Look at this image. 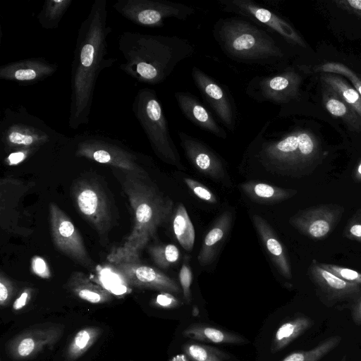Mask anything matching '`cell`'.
I'll return each instance as SVG.
<instances>
[{
	"label": "cell",
	"mask_w": 361,
	"mask_h": 361,
	"mask_svg": "<svg viewBox=\"0 0 361 361\" xmlns=\"http://www.w3.org/2000/svg\"><path fill=\"white\" fill-rule=\"evenodd\" d=\"M29 296V291L25 290L21 295L13 303V308L16 310L21 309L25 305L27 300Z\"/></svg>",
	"instance_id": "obj_47"
},
{
	"label": "cell",
	"mask_w": 361,
	"mask_h": 361,
	"mask_svg": "<svg viewBox=\"0 0 361 361\" xmlns=\"http://www.w3.org/2000/svg\"><path fill=\"white\" fill-rule=\"evenodd\" d=\"M32 149H20L11 153L6 159L8 165H16L23 161Z\"/></svg>",
	"instance_id": "obj_43"
},
{
	"label": "cell",
	"mask_w": 361,
	"mask_h": 361,
	"mask_svg": "<svg viewBox=\"0 0 361 361\" xmlns=\"http://www.w3.org/2000/svg\"><path fill=\"white\" fill-rule=\"evenodd\" d=\"M339 361H347L346 356L345 355L343 356L342 358Z\"/></svg>",
	"instance_id": "obj_49"
},
{
	"label": "cell",
	"mask_w": 361,
	"mask_h": 361,
	"mask_svg": "<svg viewBox=\"0 0 361 361\" xmlns=\"http://www.w3.org/2000/svg\"><path fill=\"white\" fill-rule=\"evenodd\" d=\"M125 63L120 68L140 82L157 85L164 82L182 61L195 53L189 40L126 32L118 39Z\"/></svg>",
	"instance_id": "obj_3"
},
{
	"label": "cell",
	"mask_w": 361,
	"mask_h": 361,
	"mask_svg": "<svg viewBox=\"0 0 361 361\" xmlns=\"http://www.w3.org/2000/svg\"><path fill=\"white\" fill-rule=\"evenodd\" d=\"M353 322L361 326V295L353 302L348 305Z\"/></svg>",
	"instance_id": "obj_42"
},
{
	"label": "cell",
	"mask_w": 361,
	"mask_h": 361,
	"mask_svg": "<svg viewBox=\"0 0 361 361\" xmlns=\"http://www.w3.org/2000/svg\"><path fill=\"white\" fill-rule=\"evenodd\" d=\"M71 192L82 216L99 234L108 232L112 224L111 207L102 186L94 179L78 178L73 183Z\"/></svg>",
	"instance_id": "obj_8"
},
{
	"label": "cell",
	"mask_w": 361,
	"mask_h": 361,
	"mask_svg": "<svg viewBox=\"0 0 361 361\" xmlns=\"http://www.w3.org/2000/svg\"><path fill=\"white\" fill-rule=\"evenodd\" d=\"M316 70L339 75L346 78L361 95V76L345 64L339 62H327L317 68Z\"/></svg>",
	"instance_id": "obj_34"
},
{
	"label": "cell",
	"mask_w": 361,
	"mask_h": 361,
	"mask_svg": "<svg viewBox=\"0 0 361 361\" xmlns=\"http://www.w3.org/2000/svg\"><path fill=\"white\" fill-rule=\"evenodd\" d=\"M180 146L188 159L201 173L215 180L225 175L224 163L219 155L204 142L183 131H178Z\"/></svg>",
	"instance_id": "obj_17"
},
{
	"label": "cell",
	"mask_w": 361,
	"mask_h": 361,
	"mask_svg": "<svg viewBox=\"0 0 361 361\" xmlns=\"http://www.w3.org/2000/svg\"><path fill=\"white\" fill-rule=\"evenodd\" d=\"M155 302L158 305L164 308H174L182 304L180 300L169 292H163L159 294Z\"/></svg>",
	"instance_id": "obj_40"
},
{
	"label": "cell",
	"mask_w": 361,
	"mask_h": 361,
	"mask_svg": "<svg viewBox=\"0 0 361 361\" xmlns=\"http://www.w3.org/2000/svg\"><path fill=\"white\" fill-rule=\"evenodd\" d=\"M184 181L188 188L200 199L209 203L216 202V198L213 192L201 183L189 178H184Z\"/></svg>",
	"instance_id": "obj_37"
},
{
	"label": "cell",
	"mask_w": 361,
	"mask_h": 361,
	"mask_svg": "<svg viewBox=\"0 0 361 361\" xmlns=\"http://www.w3.org/2000/svg\"><path fill=\"white\" fill-rule=\"evenodd\" d=\"M50 232L56 247L77 263L90 267V257L82 238L71 219L55 203L49 206Z\"/></svg>",
	"instance_id": "obj_10"
},
{
	"label": "cell",
	"mask_w": 361,
	"mask_h": 361,
	"mask_svg": "<svg viewBox=\"0 0 361 361\" xmlns=\"http://www.w3.org/2000/svg\"><path fill=\"white\" fill-rule=\"evenodd\" d=\"M307 273L319 300L327 307L343 302L349 305L361 295V286L338 278L321 267L315 259Z\"/></svg>",
	"instance_id": "obj_12"
},
{
	"label": "cell",
	"mask_w": 361,
	"mask_h": 361,
	"mask_svg": "<svg viewBox=\"0 0 361 361\" xmlns=\"http://www.w3.org/2000/svg\"><path fill=\"white\" fill-rule=\"evenodd\" d=\"M302 82L300 75L293 69L281 73L252 78L246 94L259 102L285 104L296 99Z\"/></svg>",
	"instance_id": "obj_9"
},
{
	"label": "cell",
	"mask_w": 361,
	"mask_h": 361,
	"mask_svg": "<svg viewBox=\"0 0 361 361\" xmlns=\"http://www.w3.org/2000/svg\"><path fill=\"white\" fill-rule=\"evenodd\" d=\"M314 320L302 314L296 313L283 322L276 330L272 339L271 352L277 353L302 335L314 325Z\"/></svg>",
	"instance_id": "obj_23"
},
{
	"label": "cell",
	"mask_w": 361,
	"mask_h": 361,
	"mask_svg": "<svg viewBox=\"0 0 361 361\" xmlns=\"http://www.w3.org/2000/svg\"><path fill=\"white\" fill-rule=\"evenodd\" d=\"M149 252L154 262L161 269H167L180 257L179 250L173 244L152 245Z\"/></svg>",
	"instance_id": "obj_33"
},
{
	"label": "cell",
	"mask_w": 361,
	"mask_h": 361,
	"mask_svg": "<svg viewBox=\"0 0 361 361\" xmlns=\"http://www.w3.org/2000/svg\"><path fill=\"white\" fill-rule=\"evenodd\" d=\"M212 33L222 51L237 61L271 65L285 56L269 32L242 19L220 18Z\"/></svg>",
	"instance_id": "obj_5"
},
{
	"label": "cell",
	"mask_w": 361,
	"mask_h": 361,
	"mask_svg": "<svg viewBox=\"0 0 361 361\" xmlns=\"http://www.w3.org/2000/svg\"><path fill=\"white\" fill-rule=\"evenodd\" d=\"M173 231L180 246L188 252L192 250L195 232L184 204L180 203L173 216Z\"/></svg>",
	"instance_id": "obj_28"
},
{
	"label": "cell",
	"mask_w": 361,
	"mask_h": 361,
	"mask_svg": "<svg viewBox=\"0 0 361 361\" xmlns=\"http://www.w3.org/2000/svg\"><path fill=\"white\" fill-rule=\"evenodd\" d=\"M318 264L338 278L349 283L361 286V273L350 268L324 263L317 261Z\"/></svg>",
	"instance_id": "obj_35"
},
{
	"label": "cell",
	"mask_w": 361,
	"mask_h": 361,
	"mask_svg": "<svg viewBox=\"0 0 361 361\" xmlns=\"http://www.w3.org/2000/svg\"><path fill=\"white\" fill-rule=\"evenodd\" d=\"M184 337L216 344H241L245 339L235 333L202 324H192L182 333Z\"/></svg>",
	"instance_id": "obj_24"
},
{
	"label": "cell",
	"mask_w": 361,
	"mask_h": 361,
	"mask_svg": "<svg viewBox=\"0 0 361 361\" xmlns=\"http://www.w3.org/2000/svg\"><path fill=\"white\" fill-rule=\"evenodd\" d=\"M2 140L10 148L33 149L48 142L49 136L45 132L32 126L14 124L6 129Z\"/></svg>",
	"instance_id": "obj_22"
},
{
	"label": "cell",
	"mask_w": 361,
	"mask_h": 361,
	"mask_svg": "<svg viewBox=\"0 0 361 361\" xmlns=\"http://www.w3.org/2000/svg\"><path fill=\"white\" fill-rule=\"evenodd\" d=\"M334 3L342 10L361 18V0H337Z\"/></svg>",
	"instance_id": "obj_41"
},
{
	"label": "cell",
	"mask_w": 361,
	"mask_h": 361,
	"mask_svg": "<svg viewBox=\"0 0 361 361\" xmlns=\"http://www.w3.org/2000/svg\"><path fill=\"white\" fill-rule=\"evenodd\" d=\"M322 99L327 111L334 117L344 121L350 128L361 133V118L335 92L327 88Z\"/></svg>",
	"instance_id": "obj_26"
},
{
	"label": "cell",
	"mask_w": 361,
	"mask_h": 361,
	"mask_svg": "<svg viewBox=\"0 0 361 361\" xmlns=\"http://www.w3.org/2000/svg\"><path fill=\"white\" fill-rule=\"evenodd\" d=\"M222 10L248 18L263 24L281 36L288 42L305 47V43L295 30L284 19L273 11L258 5L252 0H219Z\"/></svg>",
	"instance_id": "obj_11"
},
{
	"label": "cell",
	"mask_w": 361,
	"mask_h": 361,
	"mask_svg": "<svg viewBox=\"0 0 361 361\" xmlns=\"http://www.w3.org/2000/svg\"><path fill=\"white\" fill-rule=\"evenodd\" d=\"M252 220L278 271L284 278L291 279V267L288 255L274 230L269 224L258 214H253Z\"/></svg>",
	"instance_id": "obj_20"
},
{
	"label": "cell",
	"mask_w": 361,
	"mask_h": 361,
	"mask_svg": "<svg viewBox=\"0 0 361 361\" xmlns=\"http://www.w3.org/2000/svg\"><path fill=\"white\" fill-rule=\"evenodd\" d=\"M343 235L349 240L361 243V209H358L348 219Z\"/></svg>",
	"instance_id": "obj_36"
},
{
	"label": "cell",
	"mask_w": 361,
	"mask_h": 361,
	"mask_svg": "<svg viewBox=\"0 0 361 361\" xmlns=\"http://www.w3.org/2000/svg\"><path fill=\"white\" fill-rule=\"evenodd\" d=\"M341 341L342 337L338 335L328 337L320 341L313 348L293 352L281 361H319L334 350Z\"/></svg>",
	"instance_id": "obj_29"
},
{
	"label": "cell",
	"mask_w": 361,
	"mask_h": 361,
	"mask_svg": "<svg viewBox=\"0 0 361 361\" xmlns=\"http://www.w3.org/2000/svg\"><path fill=\"white\" fill-rule=\"evenodd\" d=\"M31 269L34 274L44 278L49 279L51 272L46 261L39 256H34L31 261Z\"/></svg>",
	"instance_id": "obj_39"
},
{
	"label": "cell",
	"mask_w": 361,
	"mask_h": 361,
	"mask_svg": "<svg viewBox=\"0 0 361 361\" xmlns=\"http://www.w3.org/2000/svg\"><path fill=\"white\" fill-rule=\"evenodd\" d=\"M343 212V207L336 204H319L298 211L289 223L308 238L322 240L334 231Z\"/></svg>",
	"instance_id": "obj_13"
},
{
	"label": "cell",
	"mask_w": 361,
	"mask_h": 361,
	"mask_svg": "<svg viewBox=\"0 0 361 361\" xmlns=\"http://www.w3.org/2000/svg\"><path fill=\"white\" fill-rule=\"evenodd\" d=\"M354 179L356 181L360 182L361 181V161L359 163V164L357 166L355 171H354Z\"/></svg>",
	"instance_id": "obj_48"
},
{
	"label": "cell",
	"mask_w": 361,
	"mask_h": 361,
	"mask_svg": "<svg viewBox=\"0 0 361 361\" xmlns=\"http://www.w3.org/2000/svg\"><path fill=\"white\" fill-rule=\"evenodd\" d=\"M192 279V276L190 267L186 264H183L179 272V281L184 298L188 303L190 302L191 300L190 286Z\"/></svg>",
	"instance_id": "obj_38"
},
{
	"label": "cell",
	"mask_w": 361,
	"mask_h": 361,
	"mask_svg": "<svg viewBox=\"0 0 361 361\" xmlns=\"http://www.w3.org/2000/svg\"><path fill=\"white\" fill-rule=\"evenodd\" d=\"M71 0H47L37 16V20L44 29L58 28L59 24L71 4Z\"/></svg>",
	"instance_id": "obj_30"
},
{
	"label": "cell",
	"mask_w": 361,
	"mask_h": 361,
	"mask_svg": "<svg viewBox=\"0 0 361 361\" xmlns=\"http://www.w3.org/2000/svg\"><path fill=\"white\" fill-rule=\"evenodd\" d=\"M133 212V226L123 243L107 255L113 264L141 262L140 254L157 232L171 216L173 203L147 180V173H126L123 183Z\"/></svg>",
	"instance_id": "obj_2"
},
{
	"label": "cell",
	"mask_w": 361,
	"mask_h": 361,
	"mask_svg": "<svg viewBox=\"0 0 361 361\" xmlns=\"http://www.w3.org/2000/svg\"><path fill=\"white\" fill-rule=\"evenodd\" d=\"M90 340V335L85 330L80 331L75 338V345L80 348H83L86 346Z\"/></svg>",
	"instance_id": "obj_46"
},
{
	"label": "cell",
	"mask_w": 361,
	"mask_h": 361,
	"mask_svg": "<svg viewBox=\"0 0 361 361\" xmlns=\"http://www.w3.org/2000/svg\"><path fill=\"white\" fill-rule=\"evenodd\" d=\"M35 348V342L31 338H24L18 347V351L21 356L29 355Z\"/></svg>",
	"instance_id": "obj_44"
},
{
	"label": "cell",
	"mask_w": 361,
	"mask_h": 361,
	"mask_svg": "<svg viewBox=\"0 0 361 361\" xmlns=\"http://www.w3.org/2000/svg\"><path fill=\"white\" fill-rule=\"evenodd\" d=\"M113 266L115 271L134 286L169 293L181 292L180 286L174 279L141 262H121Z\"/></svg>",
	"instance_id": "obj_16"
},
{
	"label": "cell",
	"mask_w": 361,
	"mask_h": 361,
	"mask_svg": "<svg viewBox=\"0 0 361 361\" xmlns=\"http://www.w3.org/2000/svg\"><path fill=\"white\" fill-rule=\"evenodd\" d=\"M10 283L8 280L4 276L3 274H1L0 276V302L1 304H4L8 298Z\"/></svg>",
	"instance_id": "obj_45"
},
{
	"label": "cell",
	"mask_w": 361,
	"mask_h": 361,
	"mask_svg": "<svg viewBox=\"0 0 361 361\" xmlns=\"http://www.w3.org/2000/svg\"><path fill=\"white\" fill-rule=\"evenodd\" d=\"M114 8L135 24L161 27L167 18L185 20L192 15L193 7L166 0H120Z\"/></svg>",
	"instance_id": "obj_7"
},
{
	"label": "cell",
	"mask_w": 361,
	"mask_h": 361,
	"mask_svg": "<svg viewBox=\"0 0 361 361\" xmlns=\"http://www.w3.org/2000/svg\"><path fill=\"white\" fill-rule=\"evenodd\" d=\"M253 158L267 171L279 175L301 177L315 167L320 149L307 130L295 129L278 137L265 123L251 143Z\"/></svg>",
	"instance_id": "obj_4"
},
{
	"label": "cell",
	"mask_w": 361,
	"mask_h": 361,
	"mask_svg": "<svg viewBox=\"0 0 361 361\" xmlns=\"http://www.w3.org/2000/svg\"><path fill=\"white\" fill-rule=\"evenodd\" d=\"M174 97L182 114L194 125L218 137H227L226 130L195 96L188 92L178 91Z\"/></svg>",
	"instance_id": "obj_19"
},
{
	"label": "cell",
	"mask_w": 361,
	"mask_h": 361,
	"mask_svg": "<svg viewBox=\"0 0 361 361\" xmlns=\"http://www.w3.org/2000/svg\"><path fill=\"white\" fill-rule=\"evenodd\" d=\"M321 80L326 87L335 92L361 118V95L345 78L323 73Z\"/></svg>",
	"instance_id": "obj_27"
},
{
	"label": "cell",
	"mask_w": 361,
	"mask_h": 361,
	"mask_svg": "<svg viewBox=\"0 0 361 361\" xmlns=\"http://www.w3.org/2000/svg\"><path fill=\"white\" fill-rule=\"evenodd\" d=\"M244 193L252 200L262 204H275L294 196L297 191L286 189L268 183L249 181L241 184Z\"/></svg>",
	"instance_id": "obj_25"
},
{
	"label": "cell",
	"mask_w": 361,
	"mask_h": 361,
	"mask_svg": "<svg viewBox=\"0 0 361 361\" xmlns=\"http://www.w3.org/2000/svg\"><path fill=\"white\" fill-rule=\"evenodd\" d=\"M232 223V214L227 211L222 214L212 228L206 234L197 255L198 263L204 267L212 264L226 237Z\"/></svg>",
	"instance_id": "obj_21"
},
{
	"label": "cell",
	"mask_w": 361,
	"mask_h": 361,
	"mask_svg": "<svg viewBox=\"0 0 361 361\" xmlns=\"http://www.w3.org/2000/svg\"><path fill=\"white\" fill-rule=\"evenodd\" d=\"M107 13L106 1L95 0L78 30L71 66L68 119V126L73 130L89 123L97 78L116 60L107 57L106 38L111 31Z\"/></svg>",
	"instance_id": "obj_1"
},
{
	"label": "cell",
	"mask_w": 361,
	"mask_h": 361,
	"mask_svg": "<svg viewBox=\"0 0 361 361\" xmlns=\"http://www.w3.org/2000/svg\"><path fill=\"white\" fill-rule=\"evenodd\" d=\"M56 70V64L41 58H32L1 66L0 78L6 80L32 84L51 76Z\"/></svg>",
	"instance_id": "obj_18"
},
{
	"label": "cell",
	"mask_w": 361,
	"mask_h": 361,
	"mask_svg": "<svg viewBox=\"0 0 361 361\" xmlns=\"http://www.w3.org/2000/svg\"><path fill=\"white\" fill-rule=\"evenodd\" d=\"M76 155L119 169L125 173H146L133 154L104 140H87L79 142Z\"/></svg>",
	"instance_id": "obj_15"
},
{
	"label": "cell",
	"mask_w": 361,
	"mask_h": 361,
	"mask_svg": "<svg viewBox=\"0 0 361 361\" xmlns=\"http://www.w3.org/2000/svg\"><path fill=\"white\" fill-rule=\"evenodd\" d=\"M183 350L191 361H224L228 359V355L219 349L200 343H186Z\"/></svg>",
	"instance_id": "obj_32"
},
{
	"label": "cell",
	"mask_w": 361,
	"mask_h": 361,
	"mask_svg": "<svg viewBox=\"0 0 361 361\" xmlns=\"http://www.w3.org/2000/svg\"><path fill=\"white\" fill-rule=\"evenodd\" d=\"M133 111L145 133L154 153L164 162L183 168L180 157L170 135L168 122L154 90L138 91Z\"/></svg>",
	"instance_id": "obj_6"
},
{
	"label": "cell",
	"mask_w": 361,
	"mask_h": 361,
	"mask_svg": "<svg viewBox=\"0 0 361 361\" xmlns=\"http://www.w3.org/2000/svg\"><path fill=\"white\" fill-rule=\"evenodd\" d=\"M191 75L203 98L213 109L219 119L230 132L234 133L237 126V112L228 91L196 66L192 67Z\"/></svg>",
	"instance_id": "obj_14"
},
{
	"label": "cell",
	"mask_w": 361,
	"mask_h": 361,
	"mask_svg": "<svg viewBox=\"0 0 361 361\" xmlns=\"http://www.w3.org/2000/svg\"><path fill=\"white\" fill-rule=\"evenodd\" d=\"M70 284L80 298L90 302L98 303L104 298V291L100 287L94 286L82 272H73L70 278Z\"/></svg>",
	"instance_id": "obj_31"
}]
</instances>
